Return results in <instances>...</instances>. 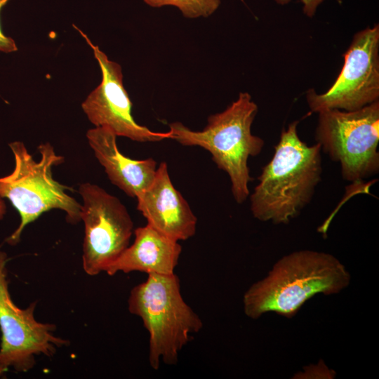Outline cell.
Segmentation results:
<instances>
[{
	"mask_svg": "<svg viewBox=\"0 0 379 379\" xmlns=\"http://www.w3.org/2000/svg\"><path fill=\"white\" fill-rule=\"evenodd\" d=\"M298 124L295 121L282 130L250 195L251 213L260 221L289 223L310 204L321 180V147L301 140Z\"/></svg>",
	"mask_w": 379,
	"mask_h": 379,
	"instance_id": "cell-1",
	"label": "cell"
},
{
	"mask_svg": "<svg viewBox=\"0 0 379 379\" xmlns=\"http://www.w3.org/2000/svg\"><path fill=\"white\" fill-rule=\"evenodd\" d=\"M350 274L334 255L311 250L280 258L243 297L245 314L253 319L267 312L291 318L314 295L337 294L350 283Z\"/></svg>",
	"mask_w": 379,
	"mask_h": 379,
	"instance_id": "cell-2",
	"label": "cell"
},
{
	"mask_svg": "<svg viewBox=\"0 0 379 379\" xmlns=\"http://www.w3.org/2000/svg\"><path fill=\"white\" fill-rule=\"evenodd\" d=\"M258 108L247 92L224 111L208 118L201 131H192L175 121L169 124L170 138L184 146H198L206 149L217 167L228 175L235 201L244 203L250 195L252 181L248 161L262 150L265 141L251 133V126Z\"/></svg>",
	"mask_w": 379,
	"mask_h": 379,
	"instance_id": "cell-3",
	"label": "cell"
},
{
	"mask_svg": "<svg viewBox=\"0 0 379 379\" xmlns=\"http://www.w3.org/2000/svg\"><path fill=\"white\" fill-rule=\"evenodd\" d=\"M128 308L149 333V363L156 371L161 363L175 365L181 350L203 327L199 316L184 300L175 273L147 274L131 291Z\"/></svg>",
	"mask_w": 379,
	"mask_h": 379,
	"instance_id": "cell-4",
	"label": "cell"
},
{
	"mask_svg": "<svg viewBox=\"0 0 379 379\" xmlns=\"http://www.w3.org/2000/svg\"><path fill=\"white\" fill-rule=\"evenodd\" d=\"M9 147L14 155L15 168L11 174L0 178V197L11 202L20 216V222L6 241L11 245L18 244L25 227L51 209L65 211L69 223L79 222L81 205L66 192L69 187L55 180L52 175V168L63 163L64 158L55 153L49 142L39 145V161L22 142H11Z\"/></svg>",
	"mask_w": 379,
	"mask_h": 379,
	"instance_id": "cell-5",
	"label": "cell"
},
{
	"mask_svg": "<svg viewBox=\"0 0 379 379\" xmlns=\"http://www.w3.org/2000/svg\"><path fill=\"white\" fill-rule=\"evenodd\" d=\"M315 140L340 164L343 179L361 182L379 172V101L354 111L318 112Z\"/></svg>",
	"mask_w": 379,
	"mask_h": 379,
	"instance_id": "cell-6",
	"label": "cell"
},
{
	"mask_svg": "<svg viewBox=\"0 0 379 379\" xmlns=\"http://www.w3.org/2000/svg\"><path fill=\"white\" fill-rule=\"evenodd\" d=\"M79 192L84 223L83 268L95 276L105 272L129 246L133 222L121 201L98 185L82 183Z\"/></svg>",
	"mask_w": 379,
	"mask_h": 379,
	"instance_id": "cell-7",
	"label": "cell"
},
{
	"mask_svg": "<svg viewBox=\"0 0 379 379\" xmlns=\"http://www.w3.org/2000/svg\"><path fill=\"white\" fill-rule=\"evenodd\" d=\"M345 62L338 78L322 94L314 89L306 98L312 112L338 109L354 111L379 98V26L359 31L344 54Z\"/></svg>",
	"mask_w": 379,
	"mask_h": 379,
	"instance_id": "cell-8",
	"label": "cell"
},
{
	"mask_svg": "<svg viewBox=\"0 0 379 379\" xmlns=\"http://www.w3.org/2000/svg\"><path fill=\"white\" fill-rule=\"evenodd\" d=\"M6 253L0 251V366L26 372L35 364V355H53L57 347L68 341L53 335L55 326L37 321L34 315L36 303L26 309L13 301L6 279Z\"/></svg>",
	"mask_w": 379,
	"mask_h": 379,
	"instance_id": "cell-9",
	"label": "cell"
},
{
	"mask_svg": "<svg viewBox=\"0 0 379 379\" xmlns=\"http://www.w3.org/2000/svg\"><path fill=\"white\" fill-rule=\"evenodd\" d=\"M91 47L102 73L100 84L81 103L88 120L95 127L109 128L118 137L140 142H158L169 139L168 132H155L138 124L132 115L133 104L123 84L122 69L110 60L98 46L78 29Z\"/></svg>",
	"mask_w": 379,
	"mask_h": 379,
	"instance_id": "cell-10",
	"label": "cell"
},
{
	"mask_svg": "<svg viewBox=\"0 0 379 379\" xmlns=\"http://www.w3.org/2000/svg\"><path fill=\"white\" fill-rule=\"evenodd\" d=\"M136 199L147 224L161 233L178 241L195 234L197 217L172 183L166 162L159 165L154 180Z\"/></svg>",
	"mask_w": 379,
	"mask_h": 379,
	"instance_id": "cell-11",
	"label": "cell"
},
{
	"mask_svg": "<svg viewBox=\"0 0 379 379\" xmlns=\"http://www.w3.org/2000/svg\"><path fill=\"white\" fill-rule=\"evenodd\" d=\"M117 137L106 127H95L86 133L88 144L110 182L126 195L138 198L154 180L157 162L152 158L135 160L124 156L118 149Z\"/></svg>",
	"mask_w": 379,
	"mask_h": 379,
	"instance_id": "cell-12",
	"label": "cell"
},
{
	"mask_svg": "<svg viewBox=\"0 0 379 379\" xmlns=\"http://www.w3.org/2000/svg\"><path fill=\"white\" fill-rule=\"evenodd\" d=\"M135 239L105 272H145L147 274H171L178 264L182 246L176 241L151 225L134 230Z\"/></svg>",
	"mask_w": 379,
	"mask_h": 379,
	"instance_id": "cell-13",
	"label": "cell"
},
{
	"mask_svg": "<svg viewBox=\"0 0 379 379\" xmlns=\"http://www.w3.org/2000/svg\"><path fill=\"white\" fill-rule=\"evenodd\" d=\"M152 7L174 6L187 18L208 17L218 8L220 0H143Z\"/></svg>",
	"mask_w": 379,
	"mask_h": 379,
	"instance_id": "cell-14",
	"label": "cell"
},
{
	"mask_svg": "<svg viewBox=\"0 0 379 379\" xmlns=\"http://www.w3.org/2000/svg\"><path fill=\"white\" fill-rule=\"evenodd\" d=\"M335 373L329 369L322 361L316 365L304 367V371L297 373L294 378H334Z\"/></svg>",
	"mask_w": 379,
	"mask_h": 379,
	"instance_id": "cell-15",
	"label": "cell"
},
{
	"mask_svg": "<svg viewBox=\"0 0 379 379\" xmlns=\"http://www.w3.org/2000/svg\"><path fill=\"white\" fill-rule=\"evenodd\" d=\"M9 1L0 0V11ZM17 50L18 47L15 41L11 37L7 36L3 33L0 25V51L8 53L15 52Z\"/></svg>",
	"mask_w": 379,
	"mask_h": 379,
	"instance_id": "cell-16",
	"label": "cell"
},
{
	"mask_svg": "<svg viewBox=\"0 0 379 379\" xmlns=\"http://www.w3.org/2000/svg\"><path fill=\"white\" fill-rule=\"evenodd\" d=\"M278 4H285L291 0H275ZM303 4V11L309 17H312L323 0H301Z\"/></svg>",
	"mask_w": 379,
	"mask_h": 379,
	"instance_id": "cell-17",
	"label": "cell"
},
{
	"mask_svg": "<svg viewBox=\"0 0 379 379\" xmlns=\"http://www.w3.org/2000/svg\"><path fill=\"white\" fill-rule=\"evenodd\" d=\"M6 213V204L5 202L2 200V198L0 197V220H1Z\"/></svg>",
	"mask_w": 379,
	"mask_h": 379,
	"instance_id": "cell-18",
	"label": "cell"
},
{
	"mask_svg": "<svg viewBox=\"0 0 379 379\" xmlns=\"http://www.w3.org/2000/svg\"><path fill=\"white\" fill-rule=\"evenodd\" d=\"M7 369L4 368L3 366H0V376L3 375V373L6 371Z\"/></svg>",
	"mask_w": 379,
	"mask_h": 379,
	"instance_id": "cell-19",
	"label": "cell"
}]
</instances>
